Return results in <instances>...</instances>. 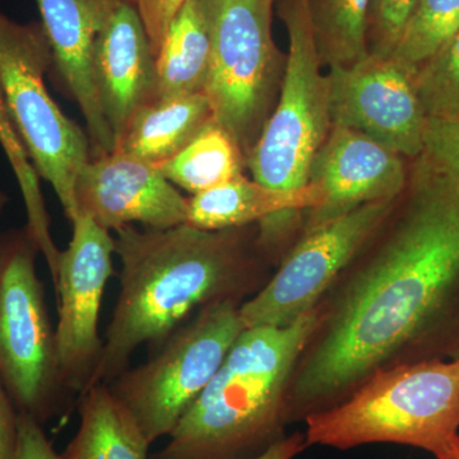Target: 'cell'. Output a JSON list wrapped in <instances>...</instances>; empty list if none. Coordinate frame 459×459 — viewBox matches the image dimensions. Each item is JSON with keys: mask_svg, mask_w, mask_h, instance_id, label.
Returning a JSON list of instances; mask_svg holds the SVG:
<instances>
[{"mask_svg": "<svg viewBox=\"0 0 459 459\" xmlns=\"http://www.w3.org/2000/svg\"><path fill=\"white\" fill-rule=\"evenodd\" d=\"M53 65L86 122L91 159L114 152L113 132L100 102L93 51L102 27L123 0H35Z\"/></svg>", "mask_w": 459, "mask_h": 459, "instance_id": "9a60e30c", "label": "cell"}, {"mask_svg": "<svg viewBox=\"0 0 459 459\" xmlns=\"http://www.w3.org/2000/svg\"><path fill=\"white\" fill-rule=\"evenodd\" d=\"M274 2L201 0L211 44L204 93L213 119L234 137L246 159L273 110L282 81V59L272 36Z\"/></svg>", "mask_w": 459, "mask_h": 459, "instance_id": "8992f818", "label": "cell"}, {"mask_svg": "<svg viewBox=\"0 0 459 459\" xmlns=\"http://www.w3.org/2000/svg\"><path fill=\"white\" fill-rule=\"evenodd\" d=\"M397 201L360 205L305 230L274 276L240 305L244 327H287L319 299L394 212Z\"/></svg>", "mask_w": 459, "mask_h": 459, "instance_id": "30bf717a", "label": "cell"}, {"mask_svg": "<svg viewBox=\"0 0 459 459\" xmlns=\"http://www.w3.org/2000/svg\"><path fill=\"white\" fill-rule=\"evenodd\" d=\"M8 204V197L2 189H0V214H2L3 210H4L5 205Z\"/></svg>", "mask_w": 459, "mask_h": 459, "instance_id": "d6a6232c", "label": "cell"}, {"mask_svg": "<svg viewBox=\"0 0 459 459\" xmlns=\"http://www.w3.org/2000/svg\"><path fill=\"white\" fill-rule=\"evenodd\" d=\"M458 31L459 0H419L391 56L415 75Z\"/></svg>", "mask_w": 459, "mask_h": 459, "instance_id": "cb8c5ba5", "label": "cell"}, {"mask_svg": "<svg viewBox=\"0 0 459 459\" xmlns=\"http://www.w3.org/2000/svg\"><path fill=\"white\" fill-rule=\"evenodd\" d=\"M137 8L150 39L153 56H157L169 26L188 0H131Z\"/></svg>", "mask_w": 459, "mask_h": 459, "instance_id": "83f0119b", "label": "cell"}, {"mask_svg": "<svg viewBox=\"0 0 459 459\" xmlns=\"http://www.w3.org/2000/svg\"><path fill=\"white\" fill-rule=\"evenodd\" d=\"M443 459H459V439L455 442V446H453V448L449 451L448 455H446Z\"/></svg>", "mask_w": 459, "mask_h": 459, "instance_id": "1f68e13d", "label": "cell"}, {"mask_svg": "<svg viewBox=\"0 0 459 459\" xmlns=\"http://www.w3.org/2000/svg\"><path fill=\"white\" fill-rule=\"evenodd\" d=\"M38 246L25 229L0 243V380L18 412L44 427L69 409L44 283L36 271Z\"/></svg>", "mask_w": 459, "mask_h": 459, "instance_id": "5b68a950", "label": "cell"}, {"mask_svg": "<svg viewBox=\"0 0 459 459\" xmlns=\"http://www.w3.org/2000/svg\"><path fill=\"white\" fill-rule=\"evenodd\" d=\"M304 448V440L300 435H292L283 440H276L256 455L255 459H292Z\"/></svg>", "mask_w": 459, "mask_h": 459, "instance_id": "4dcf8cb0", "label": "cell"}, {"mask_svg": "<svg viewBox=\"0 0 459 459\" xmlns=\"http://www.w3.org/2000/svg\"><path fill=\"white\" fill-rule=\"evenodd\" d=\"M459 283V183L420 156L388 238L352 277L292 392L314 404L358 386L418 342Z\"/></svg>", "mask_w": 459, "mask_h": 459, "instance_id": "6da1fadb", "label": "cell"}, {"mask_svg": "<svg viewBox=\"0 0 459 459\" xmlns=\"http://www.w3.org/2000/svg\"><path fill=\"white\" fill-rule=\"evenodd\" d=\"M211 120L204 93L157 100L133 115L114 152L157 166L188 146Z\"/></svg>", "mask_w": 459, "mask_h": 459, "instance_id": "ac0fdd59", "label": "cell"}, {"mask_svg": "<svg viewBox=\"0 0 459 459\" xmlns=\"http://www.w3.org/2000/svg\"><path fill=\"white\" fill-rule=\"evenodd\" d=\"M74 195L78 214L110 232L134 223L162 230L188 221V198L156 166L119 152L91 159Z\"/></svg>", "mask_w": 459, "mask_h": 459, "instance_id": "4fadbf2b", "label": "cell"}, {"mask_svg": "<svg viewBox=\"0 0 459 459\" xmlns=\"http://www.w3.org/2000/svg\"><path fill=\"white\" fill-rule=\"evenodd\" d=\"M114 238L119 292L92 385L113 382L142 346L155 351L204 307L228 300L241 305L263 286L252 226L129 225L117 230Z\"/></svg>", "mask_w": 459, "mask_h": 459, "instance_id": "7a4b0ae2", "label": "cell"}, {"mask_svg": "<svg viewBox=\"0 0 459 459\" xmlns=\"http://www.w3.org/2000/svg\"><path fill=\"white\" fill-rule=\"evenodd\" d=\"M53 53L44 27L0 11V90L39 177L53 186L66 219L78 216L75 181L91 160L87 132L69 119L45 86Z\"/></svg>", "mask_w": 459, "mask_h": 459, "instance_id": "52a82bcc", "label": "cell"}, {"mask_svg": "<svg viewBox=\"0 0 459 459\" xmlns=\"http://www.w3.org/2000/svg\"><path fill=\"white\" fill-rule=\"evenodd\" d=\"M424 155L459 183V120L428 117Z\"/></svg>", "mask_w": 459, "mask_h": 459, "instance_id": "4316f807", "label": "cell"}, {"mask_svg": "<svg viewBox=\"0 0 459 459\" xmlns=\"http://www.w3.org/2000/svg\"><path fill=\"white\" fill-rule=\"evenodd\" d=\"M211 44L201 0H188L169 26L156 56L157 100L204 93Z\"/></svg>", "mask_w": 459, "mask_h": 459, "instance_id": "ffe728a7", "label": "cell"}, {"mask_svg": "<svg viewBox=\"0 0 459 459\" xmlns=\"http://www.w3.org/2000/svg\"><path fill=\"white\" fill-rule=\"evenodd\" d=\"M93 74L115 147L133 115L153 101L156 57L137 8L123 0L99 33Z\"/></svg>", "mask_w": 459, "mask_h": 459, "instance_id": "2e32d148", "label": "cell"}, {"mask_svg": "<svg viewBox=\"0 0 459 459\" xmlns=\"http://www.w3.org/2000/svg\"><path fill=\"white\" fill-rule=\"evenodd\" d=\"M0 146L7 156L22 195L27 214L26 230L40 250V255L47 261L51 280L56 283L57 263H59L62 250L57 249L51 235V220L45 205L44 195H42L40 177L33 168L31 159L23 146L16 126L12 122L2 90H0Z\"/></svg>", "mask_w": 459, "mask_h": 459, "instance_id": "603a6c76", "label": "cell"}, {"mask_svg": "<svg viewBox=\"0 0 459 459\" xmlns=\"http://www.w3.org/2000/svg\"><path fill=\"white\" fill-rule=\"evenodd\" d=\"M80 425L65 459H148L151 444L108 385H91L77 402Z\"/></svg>", "mask_w": 459, "mask_h": 459, "instance_id": "d6986e66", "label": "cell"}, {"mask_svg": "<svg viewBox=\"0 0 459 459\" xmlns=\"http://www.w3.org/2000/svg\"><path fill=\"white\" fill-rule=\"evenodd\" d=\"M332 126L361 133L402 157L424 155L428 117L415 75L392 56L368 54L327 74Z\"/></svg>", "mask_w": 459, "mask_h": 459, "instance_id": "7c38bea8", "label": "cell"}, {"mask_svg": "<svg viewBox=\"0 0 459 459\" xmlns=\"http://www.w3.org/2000/svg\"><path fill=\"white\" fill-rule=\"evenodd\" d=\"M289 54L276 105L247 159L253 179L274 189L309 183L316 153L332 128L328 78L322 72L305 0H282Z\"/></svg>", "mask_w": 459, "mask_h": 459, "instance_id": "9c48e42d", "label": "cell"}, {"mask_svg": "<svg viewBox=\"0 0 459 459\" xmlns=\"http://www.w3.org/2000/svg\"><path fill=\"white\" fill-rule=\"evenodd\" d=\"M244 329L240 304L210 305L148 353L146 361L108 383L151 446L174 430Z\"/></svg>", "mask_w": 459, "mask_h": 459, "instance_id": "ba28073f", "label": "cell"}, {"mask_svg": "<svg viewBox=\"0 0 459 459\" xmlns=\"http://www.w3.org/2000/svg\"><path fill=\"white\" fill-rule=\"evenodd\" d=\"M322 201L316 184L294 190L274 189L244 175L188 198L186 223L202 230L246 228L282 214L310 212Z\"/></svg>", "mask_w": 459, "mask_h": 459, "instance_id": "e0dca14e", "label": "cell"}, {"mask_svg": "<svg viewBox=\"0 0 459 459\" xmlns=\"http://www.w3.org/2000/svg\"><path fill=\"white\" fill-rule=\"evenodd\" d=\"M453 356H455L453 359H459V343L457 344V347H455V351L453 353Z\"/></svg>", "mask_w": 459, "mask_h": 459, "instance_id": "836d02e7", "label": "cell"}, {"mask_svg": "<svg viewBox=\"0 0 459 459\" xmlns=\"http://www.w3.org/2000/svg\"><path fill=\"white\" fill-rule=\"evenodd\" d=\"M72 223L68 247L60 252L56 287L57 359L66 388L80 395L92 385L104 338L100 316L114 274L115 238L83 214Z\"/></svg>", "mask_w": 459, "mask_h": 459, "instance_id": "8fae6325", "label": "cell"}, {"mask_svg": "<svg viewBox=\"0 0 459 459\" xmlns=\"http://www.w3.org/2000/svg\"><path fill=\"white\" fill-rule=\"evenodd\" d=\"M458 431L459 359L429 360L380 368L349 400L307 416V444H403L443 459Z\"/></svg>", "mask_w": 459, "mask_h": 459, "instance_id": "277c9868", "label": "cell"}, {"mask_svg": "<svg viewBox=\"0 0 459 459\" xmlns=\"http://www.w3.org/2000/svg\"><path fill=\"white\" fill-rule=\"evenodd\" d=\"M322 65L349 66L369 54L370 0H305Z\"/></svg>", "mask_w": 459, "mask_h": 459, "instance_id": "7402d4cb", "label": "cell"}, {"mask_svg": "<svg viewBox=\"0 0 459 459\" xmlns=\"http://www.w3.org/2000/svg\"><path fill=\"white\" fill-rule=\"evenodd\" d=\"M309 183L322 192L323 201L310 211L307 229L350 212L360 205L397 201L407 184L403 157L361 133L332 126L320 147Z\"/></svg>", "mask_w": 459, "mask_h": 459, "instance_id": "5bb4252c", "label": "cell"}, {"mask_svg": "<svg viewBox=\"0 0 459 459\" xmlns=\"http://www.w3.org/2000/svg\"><path fill=\"white\" fill-rule=\"evenodd\" d=\"M320 323L316 307L287 327L244 329L168 442L148 459H255L264 452L296 361Z\"/></svg>", "mask_w": 459, "mask_h": 459, "instance_id": "3957f363", "label": "cell"}, {"mask_svg": "<svg viewBox=\"0 0 459 459\" xmlns=\"http://www.w3.org/2000/svg\"><path fill=\"white\" fill-rule=\"evenodd\" d=\"M419 0H370L368 48L370 54L391 56Z\"/></svg>", "mask_w": 459, "mask_h": 459, "instance_id": "484cf974", "label": "cell"}, {"mask_svg": "<svg viewBox=\"0 0 459 459\" xmlns=\"http://www.w3.org/2000/svg\"><path fill=\"white\" fill-rule=\"evenodd\" d=\"M18 419L20 412L0 380V459L16 458Z\"/></svg>", "mask_w": 459, "mask_h": 459, "instance_id": "f546056e", "label": "cell"}, {"mask_svg": "<svg viewBox=\"0 0 459 459\" xmlns=\"http://www.w3.org/2000/svg\"><path fill=\"white\" fill-rule=\"evenodd\" d=\"M415 86L428 117L459 120V31L416 72Z\"/></svg>", "mask_w": 459, "mask_h": 459, "instance_id": "d4e9b609", "label": "cell"}, {"mask_svg": "<svg viewBox=\"0 0 459 459\" xmlns=\"http://www.w3.org/2000/svg\"><path fill=\"white\" fill-rule=\"evenodd\" d=\"M246 166L238 142L213 119L177 156L156 168L172 186L195 195L244 177Z\"/></svg>", "mask_w": 459, "mask_h": 459, "instance_id": "44dd1931", "label": "cell"}, {"mask_svg": "<svg viewBox=\"0 0 459 459\" xmlns=\"http://www.w3.org/2000/svg\"><path fill=\"white\" fill-rule=\"evenodd\" d=\"M14 459H65L45 434L44 427L30 416L20 413L18 446Z\"/></svg>", "mask_w": 459, "mask_h": 459, "instance_id": "f1b7e54d", "label": "cell"}, {"mask_svg": "<svg viewBox=\"0 0 459 459\" xmlns=\"http://www.w3.org/2000/svg\"><path fill=\"white\" fill-rule=\"evenodd\" d=\"M0 243H2V235H0Z\"/></svg>", "mask_w": 459, "mask_h": 459, "instance_id": "e575fe53", "label": "cell"}]
</instances>
